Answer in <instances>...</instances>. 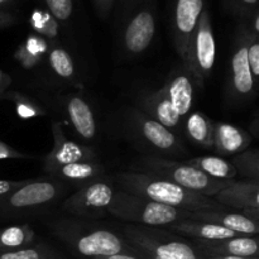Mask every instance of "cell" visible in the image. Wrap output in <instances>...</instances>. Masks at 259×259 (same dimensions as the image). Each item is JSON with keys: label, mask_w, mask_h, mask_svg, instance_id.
Wrapping results in <instances>:
<instances>
[{"label": "cell", "mask_w": 259, "mask_h": 259, "mask_svg": "<svg viewBox=\"0 0 259 259\" xmlns=\"http://www.w3.org/2000/svg\"><path fill=\"white\" fill-rule=\"evenodd\" d=\"M51 233L75 254L85 259L136 253L120 233L80 218H58L48 223Z\"/></svg>", "instance_id": "1"}, {"label": "cell", "mask_w": 259, "mask_h": 259, "mask_svg": "<svg viewBox=\"0 0 259 259\" xmlns=\"http://www.w3.org/2000/svg\"><path fill=\"white\" fill-rule=\"evenodd\" d=\"M114 179L118 184L119 190L185 211L194 212L205 209L214 210L225 207L212 197L192 192L168 180L153 175L126 171L115 175Z\"/></svg>", "instance_id": "2"}, {"label": "cell", "mask_w": 259, "mask_h": 259, "mask_svg": "<svg viewBox=\"0 0 259 259\" xmlns=\"http://www.w3.org/2000/svg\"><path fill=\"white\" fill-rule=\"evenodd\" d=\"M157 30V0H128L116 10V40L121 55L134 58L153 43Z\"/></svg>", "instance_id": "3"}, {"label": "cell", "mask_w": 259, "mask_h": 259, "mask_svg": "<svg viewBox=\"0 0 259 259\" xmlns=\"http://www.w3.org/2000/svg\"><path fill=\"white\" fill-rule=\"evenodd\" d=\"M123 125L132 143L157 157H180L186 154L181 138L161 123L137 108L124 111Z\"/></svg>", "instance_id": "4"}, {"label": "cell", "mask_w": 259, "mask_h": 259, "mask_svg": "<svg viewBox=\"0 0 259 259\" xmlns=\"http://www.w3.org/2000/svg\"><path fill=\"white\" fill-rule=\"evenodd\" d=\"M132 167H133L132 171L162 177L184 189L209 197L217 195L220 190L225 189L234 181V180L212 179L187 164L185 161H174V159L149 156V154L137 159Z\"/></svg>", "instance_id": "5"}, {"label": "cell", "mask_w": 259, "mask_h": 259, "mask_svg": "<svg viewBox=\"0 0 259 259\" xmlns=\"http://www.w3.org/2000/svg\"><path fill=\"white\" fill-rule=\"evenodd\" d=\"M65 192L63 182L48 179L28 180L27 184L0 195V220L33 217L55 204Z\"/></svg>", "instance_id": "6"}, {"label": "cell", "mask_w": 259, "mask_h": 259, "mask_svg": "<svg viewBox=\"0 0 259 259\" xmlns=\"http://www.w3.org/2000/svg\"><path fill=\"white\" fill-rule=\"evenodd\" d=\"M106 212L129 224L156 228H167L190 218V211L158 204L123 190L115 191Z\"/></svg>", "instance_id": "7"}, {"label": "cell", "mask_w": 259, "mask_h": 259, "mask_svg": "<svg viewBox=\"0 0 259 259\" xmlns=\"http://www.w3.org/2000/svg\"><path fill=\"white\" fill-rule=\"evenodd\" d=\"M120 234L132 247L151 252L161 259H206L187 238L166 228L128 224L121 228Z\"/></svg>", "instance_id": "8"}, {"label": "cell", "mask_w": 259, "mask_h": 259, "mask_svg": "<svg viewBox=\"0 0 259 259\" xmlns=\"http://www.w3.org/2000/svg\"><path fill=\"white\" fill-rule=\"evenodd\" d=\"M248 22L242 20L238 27L233 46L230 70L228 77L225 96L232 105L239 106L252 101L257 96L258 86L254 82L247 60V33Z\"/></svg>", "instance_id": "9"}, {"label": "cell", "mask_w": 259, "mask_h": 259, "mask_svg": "<svg viewBox=\"0 0 259 259\" xmlns=\"http://www.w3.org/2000/svg\"><path fill=\"white\" fill-rule=\"evenodd\" d=\"M217 62V40L212 30L211 15L207 9L200 15L196 30L190 43L185 68L197 85L209 80Z\"/></svg>", "instance_id": "10"}, {"label": "cell", "mask_w": 259, "mask_h": 259, "mask_svg": "<svg viewBox=\"0 0 259 259\" xmlns=\"http://www.w3.org/2000/svg\"><path fill=\"white\" fill-rule=\"evenodd\" d=\"M114 194L113 182L103 177L80 187L62 202L61 210L73 218L96 219L108 211Z\"/></svg>", "instance_id": "11"}, {"label": "cell", "mask_w": 259, "mask_h": 259, "mask_svg": "<svg viewBox=\"0 0 259 259\" xmlns=\"http://www.w3.org/2000/svg\"><path fill=\"white\" fill-rule=\"evenodd\" d=\"M169 9L172 43L185 67L192 35L205 9V0H171Z\"/></svg>", "instance_id": "12"}, {"label": "cell", "mask_w": 259, "mask_h": 259, "mask_svg": "<svg viewBox=\"0 0 259 259\" xmlns=\"http://www.w3.org/2000/svg\"><path fill=\"white\" fill-rule=\"evenodd\" d=\"M53 137V147L43 161V171L50 175L53 169L65 164L82 161H98L93 147L71 141L65 134L61 121L53 120L51 124Z\"/></svg>", "instance_id": "13"}, {"label": "cell", "mask_w": 259, "mask_h": 259, "mask_svg": "<svg viewBox=\"0 0 259 259\" xmlns=\"http://www.w3.org/2000/svg\"><path fill=\"white\" fill-rule=\"evenodd\" d=\"M189 219L220 225L225 229L245 237H257L259 232V210L257 209L243 210V211L230 210L228 207L214 210L205 209L190 212Z\"/></svg>", "instance_id": "14"}, {"label": "cell", "mask_w": 259, "mask_h": 259, "mask_svg": "<svg viewBox=\"0 0 259 259\" xmlns=\"http://www.w3.org/2000/svg\"><path fill=\"white\" fill-rule=\"evenodd\" d=\"M189 239V238H187ZM192 247L205 258L210 257H258V237L238 235L219 240L189 239Z\"/></svg>", "instance_id": "15"}, {"label": "cell", "mask_w": 259, "mask_h": 259, "mask_svg": "<svg viewBox=\"0 0 259 259\" xmlns=\"http://www.w3.org/2000/svg\"><path fill=\"white\" fill-rule=\"evenodd\" d=\"M136 108L143 111L152 119L157 120L172 132H179L182 128L184 119L180 118L172 108L164 86L157 90L143 91L136 99Z\"/></svg>", "instance_id": "16"}, {"label": "cell", "mask_w": 259, "mask_h": 259, "mask_svg": "<svg viewBox=\"0 0 259 259\" xmlns=\"http://www.w3.org/2000/svg\"><path fill=\"white\" fill-rule=\"evenodd\" d=\"M212 199L228 209L259 210V180L244 179L233 181L229 186L220 190Z\"/></svg>", "instance_id": "17"}, {"label": "cell", "mask_w": 259, "mask_h": 259, "mask_svg": "<svg viewBox=\"0 0 259 259\" xmlns=\"http://www.w3.org/2000/svg\"><path fill=\"white\" fill-rule=\"evenodd\" d=\"M63 109L73 132L83 141H93L98 134V125L90 104L80 94L63 99Z\"/></svg>", "instance_id": "18"}, {"label": "cell", "mask_w": 259, "mask_h": 259, "mask_svg": "<svg viewBox=\"0 0 259 259\" xmlns=\"http://www.w3.org/2000/svg\"><path fill=\"white\" fill-rule=\"evenodd\" d=\"M182 68L184 70L172 72L163 86L174 110L180 118L185 119V116L191 111L194 104V80L189 75L186 68Z\"/></svg>", "instance_id": "19"}, {"label": "cell", "mask_w": 259, "mask_h": 259, "mask_svg": "<svg viewBox=\"0 0 259 259\" xmlns=\"http://www.w3.org/2000/svg\"><path fill=\"white\" fill-rule=\"evenodd\" d=\"M253 137L244 129L232 124L218 121L214 123V146L219 157L235 156L249 148Z\"/></svg>", "instance_id": "20"}, {"label": "cell", "mask_w": 259, "mask_h": 259, "mask_svg": "<svg viewBox=\"0 0 259 259\" xmlns=\"http://www.w3.org/2000/svg\"><path fill=\"white\" fill-rule=\"evenodd\" d=\"M104 174H105V167L99 161H82L58 167L53 169L48 176L61 182L72 184L80 189L90 182L103 179Z\"/></svg>", "instance_id": "21"}, {"label": "cell", "mask_w": 259, "mask_h": 259, "mask_svg": "<svg viewBox=\"0 0 259 259\" xmlns=\"http://www.w3.org/2000/svg\"><path fill=\"white\" fill-rule=\"evenodd\" d=\"M166 229L181 235V237L189 238V239H201V240H219L227 239V238H234L239 234L232 232L229 229L220 227V225L211 224V223L197 222L192 219H184L180 222L174 223Z\"/></svg>", "instance_id": "22"}, {"label": "cell", "mask_w": 259, "mask_h": 259, "mask_svg": "<svg viewBox=\"0 0 259 259\" xmlns=\"http://www.w3.org/2000/svg\"><path fill=\"white\" fill-rule=\"evenodd\" d=\"M185 134L190 141L204 148L214 146V123L201 111H190L182 123Z\"/></svg>", "instance_id": "23"}, {"label": "cell", "mask_w": 259, "mask_h": 259, "mask_svg": "<svg viewBox=\"0 0 259 259\" xmlns=\"http://www.w3.org/2000/svg\"><path fill=\"white\" fill-rule=\"evenodd\" d=\"M51 43L38 34L28 35L27 39L15 50L14 60L24 70H33L46 60Z\"/></svg>", "instance_id": "24"}, {"label": "cell", "mask_w": 259, "mask_h": 259, "mask_svg": "<svg viewBox=\"0 0 259 259\" xmlns=\"http://www.w3.org/2000/svg\"><path fill=\"white\" fill-rule=\"evenodd\" d=\"M37 244V234L28 223L0 229V253L25 249Z\"/></svg>", "instance_id": "25"}, {"label": "cell", "mask_w": 259, "mask_h": 259, "mask_svg": "<svg viewBox=\"0 0 259 259\" xmlns=\"http://www.w3.org/2000/svg\"><path fill=\"white\" fill-rule=\"evenodd\" d=\"M46 61L56 77L66 82H75L76 75H77L75 61L70 52L65 50L62 46L58 43H51Z\"/></svg>", "instance_id": "26"}, {"label": "cell", "mask_w": 259, "mask_h": 259, "mask_svg": "<svg viewBox=\"0 0 259 259\" xmlns=\"http://www.w3.org/2000/svg\"><path fill=\"white\" fill-rule=\"evenodd\" d=\"M187 164L218 180H235L237 172L228 159L219 156H202L187 159Z\"/></svg>", "instance_id": "27"}, {"label": "cell", "mask_w": 259, "mask_h": 259, "mask_svg": "<svg viewBox=\"0 0 259 259\" xmlns=\"http://www.w3.org/2000/svg\"><path fill=\"white\" fill-rule=\"evenodd\" d=\"M3 99H7L10 103H13L15 109V113L23 120H30V119L40 118L47 114L46 109L34 100L30 96L25 95V94L19 93V91L9 90L4 94Z\"/></svg>", "instance_id": "28"}, {"label": "cell", "mask_w": 259, "mask_h": 259, "mask_svg": "<svg viewBox=\"0 0 259 259\" xmlns=\"http://www.w3.org/2000/svg\"><path fill=\"white\" fill-rule=\"evenodd\" d=\"M237 175L244 179L259 180V151L257 148H247L245 151L235 154L230 159Z\"/></svg>", "instance_id": "29"}, {"label": "cell", "mask_w": 259, "mask_h": 259, "mask_svg": "<svg viewBox=\"0 0 259 259\" xmlns=\"http://www.w3.org/2000/svg\"><path fill=\"white\" fill-rule=\"evenodd\" d=\"M30 24L39 37L45 38L50 43H57L58 23L51 17L50 13L34 12Z\"/></svg>", "instance_id": "30"}, {"label": "cell", "mask_w": 259, "mask_h": 259, "mask_svg": "<svg viewBox=\"0 0 259 259\" xmlns=\"http://www.w3.org/2000/svg\"><path fill=\"white\" fill-rule=\"evenodd\" d=\"M58 254L55 249L45 243H37L35 245L25 249L14 252L0 253V259H57Z\"/></svg>", "instance_id": "31"}, {"label": "cell", "mask_w": 259, "mask_h": 259, "mask_svg": "<svg viewBox=\"0 0 259 259\" xmlns=\"http://www.w3.org/2000/svg\"><path fill=\"white\" fill-rule=\"evenodd\" d=\"M225 9L232 14L237 15L240 20H248L259 12V0H222Z\"/></svg>", "instance_id": "32"}, {"label": "cell", "mask_w": 259, "mask_h": 259, "mask_svg": "<svg viewBox=\"0 0 259 259\" xmlns=\"http://www.w3.org/2000/svg\"><path fill=\"white\" fill-rule=\"evenodd\" d=\"M51 17L61 24L70 22L73 14V0H43Z\"/></svg>", "instance_id": "33"}, {"label": "cell", "mask_w": 259, "mask_h": 259, "mask_svg": "<svg viewBox=\"0 0 259 259\" xmlns=\"http://www.w3.org/2000/svg\"><path fill=\"white\" fill-rule=\"evenodd\" d=\"M247 60L254 82L259 88V35L254 34L250 28L247 33Z\"/></svg>", "instance_id": "34"}, {"label": "cell", "mask_w": 259, "mask_h": 259, "mask_svg": "<svg viewBox=\"0 0 259 259\" xmlns=\"http://www.w3.org/2000/svg\"><path fill=\"white\" fill-rule=\"evenodd\" d=\"M33 158L29 154H25L23 152L18 151V149L13 148L9 144L4 143L0 141V161H5V159H29Z\"/></svg>", "instance_id": "35"}, {"label": "cell", "mask_w": 259, "mask_h": 259, "mask_svg": "<svg viewBox=\"0 0 259 259\" xmlns=\"http://www.w3.org/2000/svg\"><path fill=\"white\" fill-rule=\"evenodd\" d=\"M94 7H95L96 14L101 19H106L110 15L111 10L115 7L116 0H93Z\"/></svg>", "instance_id": "36"}, {"label": "cell", "mask_w": 259, "mask_h": 259, "mask_svg": "<svg viewBox=\"0 0 259 259\" xmlns=\"http://www.w3.org/2000/svg\"><path fill=\"white\" fill-rule=\"evenodd\" d=\"M28 180H19V181H13V180H0V195L8 194L15 189H19L24 184H27Z\"/></svg>", "instance_id": "37"}, {"label": "cell", "mask_w": 259, "mask_h": 259, "mask_svg": "<svg viewBox=\"0 0 259 259\" xmlns=\"http://www.w3.org/2000/svg\"><path fill=\"white\" fill-rule=\"evenodd\" d=\"M17 18L9 12H5V10H0V28H7L10 25L15 24L17 22Z\"/></svg>", "instance_id": "38"}, {"label": "cell", "mask_w": 259, "mask_h": 259, "mask_svg": "<svg viewBox=\"0 0 259 259\" xmlns=\"http://www.w3.org/2000/svg\"><path fill=\"white\" fill-rule=\"evenodd\" d=\"M12 83V78H10L9 75H7L5 72H3L0 70V99H3L4 94L8 91V88Z\"/></svg>", "instance_id": "39"}, {"label": "cell", "mask_w": 259, "mask_h": 259, "mask_svg": "<svg viewBox=\"0 0 259 259\" xmlns=\"http://www.w3.org/2000/svg\"><path fill=\"white\" fill-rule=\"evenodd\" d=\"M93 259H143L138 253H120V254L109 255V257H100V258H93Z\"/></svg>", "instance_id": "40"}, {"label": "cell", "mask_w": 259, "mask_h": 259, "mask_svg": "<svg viewBox=\"0 0 259 259\" xmlns=\"http://www.w3.org/2000/svg\"><path fill=\"white\" fill-rule=\"evenodd\" d=\"M206 259H259V257H210Z\"/></svg>", "instance_id": "41"}, {"label": "cell", "mask_w": 259, "mask_h": 259, "mask_svg": "<svg viewBox=\"0 0 259 259\" xmlns=\"http://www.w3.org/2000/svg\"><path fill=\"white\" fill-rule=\"evenodd\" d=\"M13 2H15V0H0V7H5V5L12 4Z\"/></svg>", "instance_id": "42"}, {"label": "cell", "mask_w": 259, "mask_h": 259, "mask_svg": "<svg viewBox=\"0 0 259 259\" xmlns=\"http://www.w3.org/2000/svg\"><path fill=\"white\" fill-rule=\"evenodd\" d=\"M125 2H128V0H116L115 4L116 5H120V4H123V3H125Z\"/></svg>", "instance_id": "43"}]
</instances>
